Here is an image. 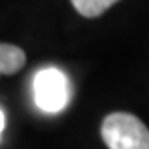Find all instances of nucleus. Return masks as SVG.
Instances as JSON below:
<instances>
[{
  "mask_svg": "<svg viewBox=\"0 0 149 149\" xmlns=\"http://www.w3.org/2000/svg\"><path fill=\"white\" fill-rule=\"evenodd\" d=\"M4 126H6V115L0 108V136H2V131H4Z\"/></svg>",
  "mask_w": 149,
  "mask_h": 149,
  "instance_id": "nucleus-5",
  "label": "nucleus"
},
{
  "mask_svg": "<svg viewBox=\"0 0 149 149\" xmlns=\"http://www.w3.org/2000/svg\"><path fill=\"white\" fill-rule=\"evenodd\" d=\"M101 136L110 149H149V130L131 113H110L102 120Z\"/></svg>",
  "mask_w": 149,
  "mask_h": 149,
  "instance_id": "nucleus-1",
  "label": "nucleus"
},
{
  "mask_svg": "<svg viewBox=\"0 0 149 149\" xmlns=\"http://www.w3.org/2000/svg\"><path fill=\"white\" fill-rule=\"evenodd\" d=\"M25 65V52L11 43H0V76L16 74Z\"/></svg>",
  "mask_w": 149,
  "mask_h": 149,
  "instance_id": "nucleus-3",
  "label": "nucleus"
},
{
  "mask_svg": "<svg viewBox=\"0 0 149 149\" xmlns=\"http://www.w3.org/2000/svg\"><path fill=\"white\" fill-rule=\"evenodd\" d=\"M34 102L41 111L58 113L65 110L70 99V86L68 79L61 70L54 67L41 68L33 81Z\"/></svg>",
  "mask_w": 149,
  "mask_h": 149,
  "instance_id": "nucleus-2",
  "label": "nucleus"
},
{
  "mask_svg": "<svg viewBox=\"0 0 149 149\" xmlns=\"http://www.w3.org/2000/svg\"><path fill=\"white\" fill-rule=\"evenodd\" d=\"M76 11L84 18H97L119 0H70Z\"/></svg>",
  "mask_w": 149,
  "mask_h": 149,
  "instance_id": "nucleus-4",
  "label": "nucleus"
}]
</instances>
